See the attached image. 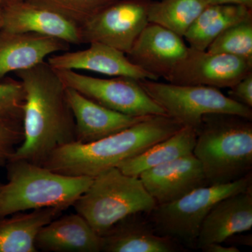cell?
<instances>
[{
    "mask_svg": "<svg viewBox=\"0 0 252 252\" xmlns=\"http://www.w3.org/2000/svg\"><path fill=\"white\" fill-rule=\"evenodd\" d=\"M46 62L56 70L81 69L114 77L157 81L153 76L131 63L124 52L101 43H91L90 47L81 51H67L50 56Z\"/></svg>",
    "mask_w": 252,
    "mask_h": 252,
    "instance_id": "13",
    "label": "cell"
},
{
    "mask_svg": "<svg viewBox=\"0 0 252 252\" xmlns=\"http://www.w3.org/2000/svg\"><path fill=\"white\" fill-rule=\"evenodd\" d=\"M183 37L159 25L149 23L126 55L131 63L153 76L166 80L187 54Z\"/></svg>",
    "mask_w": 252,
    "mask_h": 252,
    "instance_id": "11",
    "label": "cell"
},
{
    "mask_svg": "<svg viewBox=\"0 0 252 252\" xmlns=\"http://www.w3.org/2000/svg\"><path fill=\"white\" fill-rule=\"evenodd\" d=\"M26 0H1L3 6H9V5L16 4V3L22 2Z\"/></svg>",
    "mask_w": 252,
    "mask_h": 252,
    "instance_id": "33",
    "label": "cell"
},
{
    "mask_svg": "<svg viewBox=\"0 0 252 252\" xmlns=\"http://www.w3.org/2000/svg\"><path fill=\"white\" fill-rule=\"evenodd\" d=\"M252 17V9L240 5H208L184 36L191 49L206 51L227 28Z\"/></svg>",
    "mask_w": 252,
    "mask_h": 252,
    "instance_id": "22",
    "label": "cell"
},
{
    "mask_svg": "<svg viewBox=\"0 0 252 252\" xmlns=\"http://www.w3.org/2000/svg\"><path fill=\"white\" fill-rule=\"evenodd\" d=\"M8 182L0 190V218L44 208L67 210L85 193L93 177L58 173L25 160L6 163Z\"/></svg>",
    "mask_w": 252,
    "mask_h": 252,
    "instance_id": "4",
    "label": "cell"
},
{
    "mask_svg": "<svg viewBox=\"0 0 252 252\" xmlns=\"http://www.w3.org/2000/svg\"><path fill=\"white\" fill-rule=\"evenodd\" d=\"M101 237L104 252L187 251L177 240L158 234L144 213L126 217Z\"/></svg>",
    "mask_w": 252,
    "mask_h": 252,
    "instance_id": "17",
    "label": "cell"
},
{
    "mask_svg": "<svg viewBox=\"0 0 252 252\" xmlns=\"http://www.w3.org/2000/svg\"><path fill=\"white\" fill-rule=\"evenodd\" d=\"M252 228V187L220 200L205 217L196 250L208 244L223 243L229 237Z\"/></svg>",
    "mask_w": 252,
    "mask_h": 252,
    "instance_id": "18",
    "label": "cell"
},
{
    "mask_svg": "<svg viewBox=\"0 0 252 252\" xmlns=\"http://www.w3.org/2000/svg\"><path fill=\"white\" fill-rule=\"evenodd\" d=\"M139 82L167 116L195 130L203 116L212 113L236 114L252 119V108L235 102L217 88L178 85L151 79Z\"/></svg>",
    "mask_w": 252,
    "mask_h": 252,
    "instance_id": "7",
    "label": "cell"
},
{
    "mask_svg": "<svg viewBox=\"0 0 252 252\" xmlns=\"http://www.w3.org/2000/svg\"><path fill=\"white\" fill-rule=\"evenodd\" d=\"M138 177L157 205L170 203L209 185L203 167L193 154L149 169Z\"/></svg>",
    "mask_w": 252,
    "mask_h": 252,
    "instance_id": "12",
    "label": "cell"
},
{
    "mask_svg": "<svg viewBox=\"0 0 252 252\" xmlns=\"http://www.w3.org/2000/svg\"><path fill=\"white\" fill-rule=\"evenodd\" d=\"M207 6L206 0L152 1L148 11L149 23L159 25L184 37Z\"/></svg>",
    "mask_w": 252,
    "mask_h": 252,
    "instance_id": "23",
    "label": "cell"
},
{
    "mask_svg": "<svg viewBox=\"0 0 252 252\" xmlns=\"http://www.w3.org/2000/svg\"><path fill=\"white\" fill-rule=\"evenodd\" d=\"M252 187L251 172L230 183L200 187L170 203L157 205L147 217L158 234L177 240L187 250H196L200 228L212 207Z\"/></svg>",
    "mask_w": 252,
    "mask_h": 252,
    "instance_id": "6",
    "label": "cell"
},
{
    "mask_svg": "<svg viewBox=\"0 0 252 252\" xmlns=\"http://www.w3.org/2000/svg\"><path fill=\"white\" fill-rule=\"evenodd\" d=\"M152 0H117L80 26L81 43H101L124 54L149 24Z\"/></svg>",
    "mask_w": 252,
    "mask_h": 252,
    "instance_id": "9",
    "label": "cell"
},
{
    "mask_svg": "<svg viewBox=\"0 0 252 252\" xmlns=\"http://www.w3.org/2000/svg\"><path fill=\"white\" fill-rule=\"evenodd\" d=\"M15 73L26 91L24 137L9 160L41 165L55 150L76 142L75 120L66 86L46 61Z\"/></svg>",
    "mask_w": 252,
    "mask_h": 252,
    "instance_id": "1",
    "label": "cell"
},
{
    "mask_svg": "<svg viewBox=\"0 0 252 252\" xmlns=\"http://www.w3.org/2000/svg\"><path fill=\"white\" fill-rule=\"evenodd\" d=\"M23 137V126L0 123V166H6Z\"/></svg>",
    "mask_w": 252,
    "mask_h": 252,
    "instance_id": "27",
    "label": "cell"
},
{
    "mask_svg": "<svg viewBox=\"0 0 252 252\" xmlns=\"http://www.w3.org/2000/svg\"><path fill=\"white\" fill-rule=\"evenodd\" d=\"M70 44L57 38L32 32H0V81L12 72L29 69Z\"/></svg>",
    "mask_w": 252,
    "mask_h": 252,
    "instance_id": "16",
    "label": "cell"
},
{
    "mask_svg": "<svg viewBox=\"0 0 252 252\" xmlns=\"http://www.w3.org/2000/svg\"><path fill=\"white\" fill-rule=\"evenodd\" d=\"M26 91L21 80L5 77L0 81V123L23 126Z\"/></svg>",
    "mask_w": 252,
    "mask_h": 252,
    "instance_id": "26",
    "label": "cell"
},
{
    "mask_svg": "<svg viewBox=\"0 0 252 252\" xmlns=\"http://www.w3.org/2000/svg\"><path fill=\"white\" fill-rule=\"evenodd\" d=\"M228 96L235 102L252 108V72L230 88Z\"/></svg>",
    "mask_w": 252,
    "mask_h": 252,
    "instance_id": "28",
    "label": "cell"
},
{
    "mask_svg": "<svg viewBox=\"0 0 252 252\" xmlns=\"http://www.w3.org/2000/svg\"><path fill=\"white\" fill-rule=\"evenodd\" d=\"M157 205L138 177L112 167L94 177L73 207L102 236L126 217L148 214Z\"/></svg>",
    "mask_w": 252,
    "mask_h": 252,
    "instance_id": "5",
    "label": "cell"
},
{
    "mask_svg": "<svg viewBox=\"0 0 252 252\" xmlns=\"http://www.w3.org/2000/svg\"><path fill=\"white\" fill-rule=\"evenodd\" d=\"M252 72V63L245 60L189 47L166 81L178 85L230 89Z\"/></svg>",
    "mask_w": 252,
    "mask_h": 252,
    "instance_id": "10",
    "label": "cell"
},
{
    "mask_svg": "<svg viewBox=\"0 0 252 252\" xmlns=\"http://www.w3.org/2000/svg\"><path fill=\"white\" fill-rule=\"evenodd\" d=\"M223 243H226L225 245H232V246L235 247H237V245L252 246V235H242V233H238V234H235L229 237L227 240H225Z\"/></svg>",
    "mask_w": 252,
    "mask_h": 252,
    "instance_id": "29",
    "label": "cell"
},
{
    "mask_svg": "<svg viewBox=\"0 0 252 252\" xmlns=\"http://www.w3.org/2000/svg\"><path fill=\"white\" fill-rule=\"evenodd\" d=\"M3 26H4V6L1 0H0V32L2 31Z\"/></svg>",
    "mask_w": 252,
    "mask_h": 252,
    "instance_id": "32",
    "label": "cell"
},
{
    "mask_svg": "<svg viewBox=\"0 0 252 252\" xmlns=\"http://www.w3.org/2000/svg\"><path fill=\"white\" fill-rule=\"evenodd\" d=\"M195 131L193 154L209 185L230 183L251 173L252 119L212 113L203 116Z\"/></svg>",
    "mask_w": 252,
    "mask_h": 252,
    "instance_id": "3",
    "label": "cell"
},
{
    "mask_svg": "<svg viewBox=\"0 0 252 252\" xmlns=\"http://www.w3.org/2000/svg\"><path fill=\"white\" fill-rule=\"evenodd\" d=\"M208 5H240L252 9V0H206Z\"/></svg>",
    "mask_w": 252,
    "mask_h": 252,
    "instance_id": "31",
    "label": "cell"
},
{
    "mask_svg": "<svg viewBox=\"0 0 252 252\" xmlns=\"http://www.w3.org/2000/svg\"><path fill=\"white\" fill-rule=\"evenodd\" d=\"M183 126L167 115L149 116L120 132L95 142H75L60 147L41 165L62 175L94 178L142 153Z\"/></svg>",
    "mask_w": 252,
    "mask_h": 252,
    "instance_id": "2",
    "label": "cell"
},
{
    "mask_svg": "<svg viewBox=\"0 0 252 252\" xmlns=\"http://www.w3.org/2000/svg\"><path fill=\"white\" fill-rule=\"evenodd\" d=\"M3 185H4V184L1 183V182H0V190H1V187H2Z\"/></svg>",
    "mask_w": 252,
    "mask_h": 252,
    "instance_id": "34",
    "label": "cell"
},
{
    "mask_svg": "<svg viewBox=\"0 0 252 252\" xmlns=\"http://www.w3.org/2000/svg\"><path fill=\"white\" fill-rule=\"evenodd\" d=\"M41 251L102 252V237L79 214L60 216L39 230L35 241Z\"/></svg>",
    "mask_w": 252,
    "mask_h": 252,
    "instance_id": "19",
    "label": "cell"
},
{
    "mask_svg": "<svg viewBox=\"0 0 252 252\" xmlns=\"http://www.w3.org/2000/svg\"><path fill=\"white\" fill-rule=\"evenodd\" d=\"M63 210L44 208L21 212L0 218V252H36L39 230L61 216Z\"/></svg>",
    "mask_w": 252,
    "mask_h": 252,
    "instance_id": "20",
    "label": "cell"
},
{
    "mask_svg": "<svg viewBox=\"0 0 252 252\" xmlns=\"http://www.w3.org/2000/svg\"><path fill=\"white\" fill-rule=\"evenodd\" d=\"M66 94L75 120L76 142L79 143L101 140L149 117H133L116 112L70 88L66 87Z\"/></svg>",
    "mask_w": 252,
    "mask_h": 252,
    "instance_id": "15",
    "label": "cell"
},
{
    "mask_svg": "<svg viewBox=\"0 0 252 252\" xmlns=\"http://www.w3.org/2000/svg\"><path fill=\"white\" fill-rule=\"evenodd\" d=\"M204 252H239L240 250L237 247L226 245L223 243H215L208 244L200 249Z\"/></svg>",
    "mask_w": 252,
    "mask_h": 252,
    "instance_id": "30",
    "label": "cell"
},
{
    "mask_svg": "<svg viewBox=\"0 0 252 252\" xmlns=\"http://www.w3.org/2000/svg\"><path fill=\"white\" fill-rule=\"evenodd\" d=\"M206 51L235 56L252 64V17L227 28Z\"/></svg>",
    "mask_w": 252,
    "mask_h": 252,
    "instance_id": "24",
    "label": "cell"
},
{
    "mask_svg": "<svg viewBox=\"0 0 252 252\" xmlns=\"http://www.w3.org/2000/svg\"><path fill=\"white\" fill-rule=\"evenodd\" d=\"M62 15L81 26L117 0H26Z\"/></svg>",
    "mask_w": 252,
    "mask_h": 252,
    "instance_id": "25",
    "label": "cell"
},
{
    "mask_svg": "<svg viewBox=\"0 0 252 252\" xmlns=\"http://www.w3.org/2000/svg\"><path fill=\"white\" fill-rule=\"evenodd\" d=\"M195 141V129L183 126L173 135L121 162L117 167L126 175L139 177L149 169L193 154Z\"/></svg>",
    "mask_w": 252,
    "mask_h": 252,
    "instance_id": "21",
    "label": "cell"
},
{
    "mask_svg": "<svg viewBox=\"0 0 252 252\" xmlns=\"http://www.w3.org/2000/svg\"><path fill=\"white\" fill-rule=\"evenodd\" d=\"M55 71L66 87L112 110L133 117L166 115L137 79L125 77L99 79L74 70Z\"/></svg>",
    "mask_w": 252,
    "mask_h": 252,
    "instance_id": "8",
    "label": "cell"
},
{
    "mask_svg": "<svg viewBox=\"0 0 252 252\" xmlns=\"http://www.w3.org/2000/svg\"><path fill=\"white\" fill-rule=\"evenodd\" d=\"M3 30L32 32L57 38L69 44H81L80 26L62 15L28 1L4 7Z\"/></svg>",
    "mask_w": 252,
    "mask_h": 252,
    "instance_id": "14",
    "label": "cell"
}]
</instances>
